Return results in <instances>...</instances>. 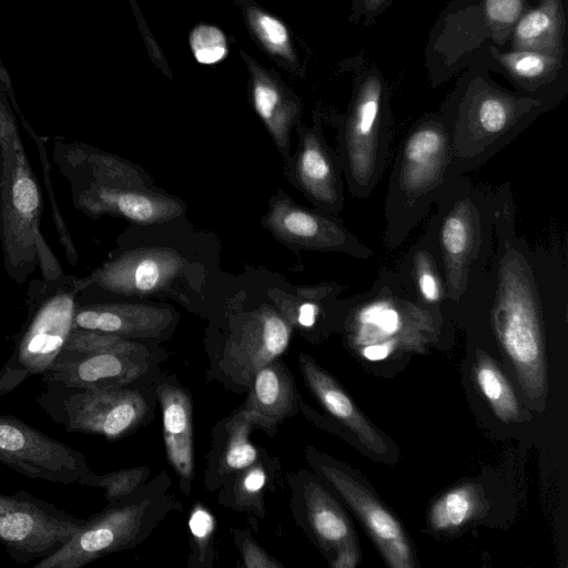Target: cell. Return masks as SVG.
<instances>
[{"instance_id": "b9f144b4", "label": "cell", "mask_w": 568, "mask_h": 568, "mask_svg": "<svg viewBox=\"0 0 568 568\" xmlns=\"http://www.w3.org/2000/svg\"><path fill=\"white\" fill-rule=\"evenodd\" d=\"M387 0H364V7L368 14H375Z\"/></svg>"}, {"instance_id": "6da1fadb", "label": "cell", "mask_w": 568, "mask_h": 568, "mask_svg": "<svg viewBox=\"0 0 568 568\" xmlns=\"http://www.w3.org/2000/svg\"><path fill=\"white\" fill-rule=\"evenodd\" d=\"M496 192L494 251L486 272L449 313H484L513 363L521 388L538 407L547 395L546 317L567 305L568 252L559 239L532 246L516 230L508 182Z\"/></svg>"}, {"instance_id": "484cf974", "label": "cell", "mask_w": 568, "mask_h": 568, "mask_svg": "<svg viewBox=\"0 0 568 568\" xmlns=\"http://www.w3.org/2000/svg\"><path fill=\"white\" fill-rule=\"evenodd\" d=\"M251 74L252 104L284 160L290 158L291 132L298 115V103L288 97L272 75L245 55Z\"/></svg>"}, {"instance_id": "ffe728a7", "label": "cell", "mask_w": 568, "mask_h": 568, "mask_svg": "<svg viewBox=\"0 0 568 568\" xmlns=\"http://www.w3.org/2000/svg\"><path fill=\"white\" fill-rule=\"evenodd\" d=\"M291 488L290 506L297 524L323 549H339L354 545L353 528L343 509L328 491L301 469L287 474Z\"/></svg>"}, {"instance_id": "44dd1931", "label": "cell", "mask_w": 568, "mask_h": 568, "mask_svg": "<svg viewBox=\"0 0 568 568\" xmlns=\"http://www.w3.org/2000/svg\"><path fill=\"white\" fill-rule=\"evenodd\" d=\"M174 315L172 308L155 304L98 303L78 305L73 325L133 341L158 339L173 328Z\"/></svg>"}, {"instance_id": "74e56055", "label": "cell", "mask_w": 568, "mask_h": 568, "mask_svg": "<svg viewBox=\"0 0 568 568\" xmlns=\"http://www.w3.org/2000/svg\"><path fill=\"white\" fill-rule=\"evenodd\" d=\"M525 4L526 0H484L485 20L497 39L509 34L525 12Z\"/></svg>"}, {"instance_id": "4dcf8cb0", "label": "cell", "mask_w": 568, "mask_h": 568, "mask_svg": "<svg viewBox=\"0 0 568 568\" xmlns=\"http://www.w3.org/2000/svg\"><path fill=\"white\" fill-rule=\"evenodd\" d=\"M474 376L478 388L504 423L515 422L520 414L519 404L511 385L493 358L476 348Z\"/></svg>"}, {"instance_id": "3957f363", "label": "cell", "mask_w": 568, "mask_h": 568, "mask_svg": "<svg viewBox=\"0 0 568 568\" xmlns=\"http://www.w3.org/2000/svg\"><path fill=\"white\" fill-rule=\"evenodd\" d=\"M337 320L347 345L371 362L423 352L446 327V314L414 301L388 267L379 270L368 290L339 301Z\"/></svg>"}, {"instance_id": "ab89813d", "label": "cell", "mask_w": 568, "mask_h": 568, "mask_svg": "<svg viewBox=\"0 0 568 568\" xmlns=\"http://www.w3.org/2000/svg\"><path fill=\"white\" fill-rule=\"evenodd\" d=\"M234 540L240 549L242 564L246 568H282L283 565L270 556L248 534L235 530Z\"/></svg>"}, {"instance_id": "4316f807", "label": "cell", "mask_w": 568, "mask_h": 568, "mask_svg": "<svg viewBox=\"0 0 568 568\" xmlns=\"http://www.w3.org/2000/svg\"><path fill=\"white\" fill-rule=\"evenodd\" d=\"M395 271L404 290L414 301L446 314L445 280L426 231L404 253Z\"/></svg>"}, {"instance_id": "d6986e66", "label": "cell", "mask_w": 568, "mask_h": 568, "mask_svg": "<svg viewBox=\"0 0 568 568\" xmlns=\"http://www.w3.org/2000/svg\"><path fill=\"white\" fill-rule=\"evenodd\" d=\"M293 184L317 210L337 216L344 207L343 171L320 126L300 130L297 151L286 160Z\"/></svg>"}, {"instance_id": "d4e9b609", "label": "cell", "mask_w": 568, "mask_h": 568, "mask_svg": "<svg viewBox=\"0 0 568 568\" xmlns=\"http://www.w3.org/2000/svg\"><path fill=\"white\" fill-rule=\"evenodd\" d=\"M298 365L305 384L323 407L371 452L386 453L387 446L378 430L357 409L338 383L307 354H300Z\"/></svg>"}, {"instance_id": "d6a6232c", "label": "cell", "mask_w": 568, "mask_h": 568, "mask_svg": "<svg viewBox=\"0 0 568 568\" xmlns=\"http://www.w3.org/2000/svg\"><path fill=\"white\" fill-rule=\"evenodd\" d=\"M190 555L187 566L190 568H211L215 560L213 536L215 520L211 511L202 504L196 503L189 517Z\"/></svg>"}, {"instance_id": "9a60e30c", "label": "cell", "mask_w": 568, "mask_h": 568, "mask_svg": "<svg viewBox=\"0 0 568 568\" xmlns=\"http://www.w3.org/2000/svg\"><path fill=\"white\" fill-rule=\"evenodd\" d=\"M189 260L179 251L160 245L123 251L105 261L80 282L126 297H146L173 290L189 271Z\"/></svg>"}, {"instance_id": "9c48e42d", "label": "cell", "mask_w": 568, "mask_h": 568, "mask_svg": "<svg viewBox=\"0 0 568 568\" xmlns=\"http://www.w3.org/2000/svg\"><path fill=\"white\" fill-rule=\"evenodd\" d=\"M337 156L353 196L365 200L379 183L392 141L387 94L381 78L366 77L338 121Z\"/></svg>"}, {"instance_id": "5b68a950", "label": "cell", "mask_w": 568, "mask_h": 568, "mask_svg": "<svg viewBox=\"0 0 568 568\" xmlns=\"http://www.w3.org/2000/svg\"><path fill=\"white\" fill-rule=\"evenodd\" d=\"M42 195L18 126L0 103V244L7 274L23 284L39 266L43 281L64 276L41 230Z\"/></svg>"}, {"instance_id": "e0dca14e", "label": "cell", "mask_w": 568, "mask_h": 568, "mask_svg": "<svg viewBox=\"0 0 568 568\" xmlns=\"http://www.w3.org/2000/svg\"><path fill=\"white\" fill-rule=\"evenodd\" d=\"M308 464L356 513L388 566L412 568L413 551L400 523L353 476L314 447L305 449Z\"/></svg>"}, {"instance_id": "f546056e", "label": "cell", "mask_w": 568, "mask_h": 568, "mask_svg": "<svg viewBox=\"0 0 568 568\" xmlns=\"http://www.w3.org/2000/svg\"><path fill=\"white\" fill-rule=\"evenodd\" d=\"M345 291L343 285L334 282L321 283L305 288H297L292 297L273 296L276 310L294 327L302 331L315 327L327 311L338 307L337 296Z\"/></svg>"}, {"instance_id": "277c9868", "label": "cell", "mask_w": 568, "mask_h": 568, "mask_svg": "<svg viewBox=\"0 0 568 568\" xmlns=\"http://www.w3.org/2000/svg\"><path fill=\"white\" fill-rule=\"evenodd\" d=\"M433 206L425 231L445 280L447 314L487 270L494 251L496 192L462 175L446 184Z\"/></svg>"}, {"instance_id": "60d3db41", "label": "cell", "mask_w": 568, "mask_h": 568, "mask_svg": "<svg viewBox=\"0 0 568 568\" xmlns=\"http://www.w3.org/2000/svg\"><path fill=\"white\" fill-rule=\"evenodd\" d=\"M359 560L355 545L342 547L336 550V557L331 562L333 568H354Z\"/></svg>"}, {"instance_id": "1f68e13d", "label": "cell", "mask_w": 568, "mask_h": 568, "mask_svg": "<svg viewBox=\"0 0 568 568\" xmlns=\"http://www.w3.org/2000/svg\"><path fill=\"white\" fill-rule=\"evenodd\" d=\"M499 64L518 82L534 87L552 78L559 69L561 57L530 50L498 52L493 49Z\"/></svg>"}, {"instance_id": "cb8c5ba5", "label": "cell", "mask_w": 568, "mask_h": 568, "mask_svg": "<svg viewBox=\"0 0 568 568\" xmlns=\"http://www.w3.org/2000/svg\"><path fill=\"white\" fill-rule=\"evenodd\" d=\"M247 390L243 406L252 415L256 428L268 436H274L278 426L300 408L293 375L278 359L262 366L252 377Z\"/></svg>"}, {"instance_id": "7c38bea8", "label": "cell", "mask_w": 568, "mask_h": 568, "mask_svg": "<svg viewBox=\"0 0 568 568\" xmlns=\"http://www.w3.org/2000/svg\"><path fill=\"white\" fill-rule=\"evenodd\" d=\"M64 394L52 418L68 432L122 438L152 418L153 406L136 388L128 386L90 389H61Z\"/></svg>"}, {"instance_id": "52a82bcc", "label": "cell", "mask_w": 568, "mask_h": 568, "mask_svg": "<svg viewBox=\"0 0 568 568\" xmlns=\"http://www.w3.org/2000/svg\"><path fill=\"white\" fill-rule=\"evenodd\" d=\"M540 99L517 97L475 83L443 114L450 148V181L483 166L514 141L542 111Z\"/></svg>"}, {"instance_id": "5bb4252c", "label": "cell", "mask_w": 568, "mask_h": 568, "mask_svg": "<svg viewBox=\"0 0 568 568\" xmlns=\"http://www.w3.org/2000/svg\"><path fill=\"white\" fill-rule=\"evenodd\" d=\"M293 326L275 306L263 304L237 317L217 359V369L232 384L248 389L252 377L287 349Z\"/></svg>"}, {"instance_id": "836d02e7", "label": "cell", "mask_w": 568, "mask_h": 568, "mask_svg": "<svg viewBox=\"0 0 568 568\" xmlns=\"http://www.w3.org/2000/svg\"><path fill=\"white\" fill-rule=\"evenodd\" d=\"M477 495L470 486H460L443 495L430 509V524L445 530L465 524L475 513Z\"/></svg>"}, {"instance_id": "f1b7e54d", "label": "cell", "mask_w": 568, "mask_h": 568, "mask_svg": "<svg viewBox=\"0 0 568 568\" xmlns=\"http://www.w3.org/2000/svg\"><path fill=\"white\" fill-rule=\"evenodd\" d=\"M277 464L272 457L260 458L246 468L231 475L221 486L217 501L224 507L251 517H265V490L271 487L274 471L271 467Z\"/></svg>"}, {"instance_id": "8992f818", "label": "cell", "mask_w": 568, "mask_h": 568, "mask_svg": "<svg viewBox=\"0 0 568 568\" xmlns=\"http://www.w3.org/2000/svg\"><path fill=\"white\" fill-rule=\"evenodd\" d=\"M450 148L439 115L418 120L398 145L384 203L383 242L400 247L450 181Z\"/></svg>"}, {"instance_id": "d590c367", "label": "cell", "mask_w": 568, "mask_h": 568, "mask_svg": "<svg viewBox=\"0 0 568 568\" xmlns=\"http://www.w3.org/2000/svg\"><path fill=\"white\" fill-rule=\"evenodd\" d=\"M149 466H138L98 475L93 471L83 480L82 485L99 487L104 490L108 503L120 500L149 480Z\"/></svg>"}, {"instance_id": "f35d334b", "label": "cell", "mask_w": 568, "mask_h": 568, "mask_svg": "<svg viewBox=\"0 0 568 568\" xmlns=\"http://www.w3.org/2000/svg\"><path fill=\"white\" fill-rule=\"evenodd\" d=\"M191 47L196 60L201 63H215L227 52L224 34L212 26L195 28L191 36Z\"/></svg>"}, {"instance_id": "7402d4cb", "label": "cell", "mask_w": 568, "mask_h": 568, "mask_svg": "<svg viewBox=\"0 0 568 568\" xmlns=\"http://www.w3.org/2000/svg\"><path fill=\"white\" fill-rule=\"evenodd\" d=\"M154 393L161 406L166 456L180 478V489L189 496L194 479L192 398L185 388L170 382L159 383Z\"/></svg>"}, {"instance_id": "ba28073f", "label": "cell", "mask_w": 568, "mask_h": 568, "mask_svg": "<svg viewBox=\"0 0 568 568\" xmlns=\"http://www.w3.org/2000/svg\"><path fill=\"white\" fill-rule=\"evenodd\" d=\"M165 470L131 495L113 501L84 519L81 528L59 549L39 560L34 568H81L106 555L142 544L181 503L170 493Z\"/></svg>"}, {"instance_id": "2e32d148", "label": "cell", "mask_w": 568, "mask_h": 568, "mask_svg": "<svg viewBox=\"0 0 568 568\" xmlns=\"http://www.w3.org/2000/svg\"><path fill=\"white\" fill-rule=\"evenodd\" d=\"M263 225L278 241L297 248L342 253L357 260L374 255L337 216L296 204L282 190L270 199Z\"/></svg>"}, {"instance_id": "8d00e7d4", "label": "cell", "mask_w": 568, "mask_h": 568, "mask_svg": "<svg viewBox=\"0 0 568 568\" xmlns=\"http://www.w3.org/2000/svg\"><path fill=\"white\" fill-rule=\"evenodd\" d=\"M30 135L36 141L37 150L39 154L40 165L42 169L43 178H44V186L47 189V194L51 204L52 213H53V220L55 230L60 240L61 245L63 246L65 256L70 264L75 265L78 262V254L77 250L74 247L73 241L71 239V234L69 233L67 225L64 223V220L62 217V214L60 213L59 206L57 204L54 193H53V185L51 182L50 171L52 169L45 150V143L43 140H41L39 136L36 135L34 132H32L30 129H28Z\"/></svg>"}, {"instance_id": "8fae6325", "label": "cell", "mask_w": 568, "mask_h": 568, "mask_svg": "<svg viewBox=\"0 0 568 568\" xmlns=\"http://www.w3.org/2000/svg\"><path fill=\"white\" fill-rule=\"evenodd\" d=\"M84 519L26 490L0 494V544L18 564L48 557L64 545Z\"/></svg>"}, {"instance_id": "4fadbf2b", "label": "cell", "mask_w": 568, "mask_h": 568, "mask_svg": "<svg viewBox=\"0 0 568 568\" xmlns=\"http://www.w3.org/2000/svg\"><path fill=\"white\" fill-rule=\"evenodd\" d=\"M0 463L32 479L65 485H82L92 471L81 452L7 415H0Z\"/></svg>"}, {"instance_id": "e575fe53", "label": "cell", "mask_w": 568, "mask_h": 568, "mask_svg": "<svg viewBox=\"0 0 568 568\" xmlns=\"http://www.w3.org/2000/svg\"><path fill=\"white\" fill-rule=\"evenodd\" d=\"M246 20L255 37L270 53L285 61L295 62L290 33L282 21L255 7L246 10Z\"/></svg>"}, {"instance_id": "83f0119b", "label": "cell", "mask_w": 568, "mask_h": 568, "mask_svg": "<svg viewBox=\"0 0 568 568\" xmlns=\"http://www.w3.org/2000/svg\"><path fill=\"white\" fill-rule=\"evenodd\" d=\"M513 50H530L561 57L565 13L562 0H540L524 12L513 28Z\"/></svg>"}, {"instance_id": "30bf717a", "label": "cell", "mask_w": 568, "mask_h": 568, "mask_svg": "<svg viewBox=\"0 0 568 568\" xmlns=\"http://www.w3.org/2000/svg\"><path fill=\"white\" fill-rule=\"evenodd\" d=\"M83 290L80 278L64 275L54 281L53 290L36 303L11 355L0 369V396L50 368L74 327L75 298Z\"/></svg>"}, {"instance_id": "ac0fdd59", "label": "cell", "mask_w": 568, "mask_h": 568, "mask_svg": "<svg viewBox=\"0 0 568 568\" xmlns=\"http://www.w3.org/2000/svg\"><path fill=\"white\" fill-rule=\"evenodd\" d=\"M154 366L153 355L143 344L131 349L84 354L61 351L42 375L60 389L122 387L138 382Z\"/></svg>"}, {"instance_id": "603a6c76", "label": "cell", "mask_w": 568, "mask_h": 568, "mask_svg": "<svg viewBox=\"0 0 568 568\" xmlns=\"http://www.w3.org/2000/svg\"><path fill=\"white\" fill-rule=\"evenodd\" d=\"M255 428L252 415L243 405L214 426L204 474L209 491L220 489L231 475L260 458L262 454L250 440Z\"/></svg>"}, {"instance_id": "7a4b0ae2", "label": "cell", "mask_w": 568, "mask_h": 568, "mask_svg": "<svg viewBox=\"0 0 568 568\" xmlns=\"http://www.w3.org/2000/svg\"><path fill=\"white\" fill-rule=\"evenodd\" d=\"M53 160L69 184L73 206L89 217L111 215L159 225L185 211L179 199L152 189L136 166L92 145L57 141Z\"/></svg>"}]
</instances>
